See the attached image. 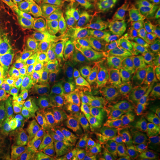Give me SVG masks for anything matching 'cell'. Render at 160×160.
<instances>
[{"mask_svg": "<svg viewBox=\"0 0 160 160\" xmlns=\"http://www.w3.org/2000/svg\"><path fill=\"white\" fill-rule=\"evenodd\" d=\"M29 111V100L24 97L14 106L0 111V129L4 137L5 151L9 157L15 154L18 138Z\"/></svg>", "mask_w": 160, "mask_h": 160, "instance_id": "obj_1", "label": "cell"}, {"mask_svg": "<svg viewBox=\"0 0 160 160\" xmlns=\"http://www.w3.org/2000/svg\"><path fill=\"white\" fill-rule=\"evenodd\" d=\"M64 72L70 80L77 83L95 80L102 82L108 81L113 84L126 77L125 70L116 74L110 71H104L94 61L87 63L68 62Z\"/></svg>", "mask_w": 160, "mask_h": 160, "instance_id": "obj_2", "label": "cell"}, {"mask_svg": "<svg viewBox=\"0 0 160 160\" xmlns=\"http://www.w3.org/2000/svg\"><path fill=\"white\" fill-rule=\"evenodd\" d=\"M126 72L127 75L123 79L110 86L108 94L110 107L120 128L124 122L128 121L126 106L129 92L132 83L138 78L137 75L131 74L127 70Z\"/></svg>", "mask_w": 160, "mask_h": 160, "instance_id": "obj_3", "label": "cell"}, {"mask_svg": "<svg viewBox=\"0 0 160 160\" xmlns=\"http://www.w3.org/2000/svg\"><path fill=\"white\" fill-rule=\"evenodd\" d=\"M24 97L14 69L0 67V111L16 105Z\"/></svg>", "mask_w": 160, "mask_h": 160, "instance_id": "obj_4", "label": "cell"}, {"mask_svg": "<svg viewBox=\"0 0 160 160\" xmlns=\"http://www.w3.org/2000/svg\"><path fill=\"white\" fill-rule=\"evenodd\" d=\"M150 97L147 83L141 80L133 81L130 87L126 106L129 122L142 119Z\"/></svg>", "mask_w": 160, "mask_h": 160, "instance_id": "obj_5", "label": "cell"}, {"mask_svg": "<svg viewBox=\"0 0 160 160\" xmlns=\"http://www.w3.org/2000/svg\"><path fill=\"white\" fill-rule=\"evenodd\" d=\"M80 13L84 24V33L90 36L96 34L114 18L123 15L118 12L87 6L82 7Z\"/></svg>", "mask_w": 160, "mask_h": 160, "instance_id": "obj_6", "label": "cell"}, {"mask_svg": "<svg viewBox=\"0 0 160 160\" xmlns=\"http://www.w3.org/2000/svg\"><path fill=\"white\" fill-rule=\"evenodd\" d=\"M126 138L129 151L135 160H147V132L143 123L133 122L127 129Z\"/></svg>", "mask_w": 160, "mask_h": 160, "instance_id": "obj_7", "label": "cell"}, {"mask_svg": "<svg viewBox=\"0 0 160 160\" xmlns=\"http://www.w3.org/2000/svg\"><path fill=\"white\" fill-rule=\"evenodd\" d=\"M92 59L104 71H110L118 63L117 40H92Z\"/></svg>", "mask_w": 160, "mask_h": 160, "instance_id": "obj_8", "label": "cell"}, {"mask_svg": "<svg viewBox=\"0 0 160 160\" xmlns=\"http://www.w3.org/2000/svg\"><path fill=\"white\" fill-rule=\"evenodd\" d=\"M133 75H141L145 83L160 77V55H143L135 59L131 67L128 68Z\"/></svg>", "mask_w": 160, "mask_h": 160, "instance_id": "obj_9", "label": "cell"}, {"mask_svg": "<svg viewBox=\"0 0 160 160\" xmlns=\"http://www.w3.org/2000/svg\"><path fill=\"white\" fill-rule=\"evenodd\" d=\"M65 57L78 63L92 62V48L90 40L84 36L69 38Z\"/></svg>", "mask_w": 160, "mask_h": 160, "instance_id": "obj_10", "label": "cell"}, {"mask_svg": "<svg viewBox=\"0 0 160 160\" xmlns=\"http://www.w3.org/2000/svg\"><path fill=\"white\" fill-rule=\"evenodd\" d=\"M155 8H157L152 3L141 4L132 16V20L142 27L153 44L157 40L160 34V29L157 18L152 14V12L155 11Z\"/></svg>", "mask_w": 160, "mask_h": 160, "instance_id": "obj_11", "label": "cell"}, {"mask_svg": "<svg viewBox=\"0 0 160 160\" xmlns=\"http://www.w3.org/2000/svg\"><path fill=\"white\" fill-rule=\"evenodd\" d=\"M36 45L42 54L49 59H61L65 57L67 43L51 36L36 32Z\"/></svg>", "mask_w": 160, "mask_h": 160, "instance_id": "obj_12", "label": "cell"}, {"mask_svg": "<svg viewBox=\"0 0 160 160\" xmlns=\"http://www.w3.org/2000/svg\"><path fill=\"white\" fill-rule=\"evenodd\" d=\"M129 38L135 55L139 57L152 54L153 43L142 27L135 21H132Z\"/></svg>", "mask_w": 160, "mask_h": 160, "instance_id": "obj_13", "label": "cell"}, {"mask_svg": "<svg viewBox=\"0 0 160 160\" xmlns=\"http://www.w3.org/2000/svg\"><path fill=\"white\" fill-rule=\"evenodd\" d=\"M119 128L120 127L116 119L108 122H98L89 134L99 145L108 144L120 139L118 135Z\"/></svg>", "mask_w": 160, "mask_h": 160, "instance_id": "obj_14", "label": "cell"}, {"mask_svg": "<svg viewBox=\"0 0 160 160\" xmlns=\"http://www.w3.org/2000/svg\"><path fill=\"white\" fill-rule=\"evenodd\" d=\"M60 27L71 36L84 32V24L80 12L75 10L71 6L63 4L61 9Z\"/></svg>", "mask_w": 160, "mask_h": 160, "instance_id": "obj_15", "label": "cell"}, {"mask_svg": "<svg viewBox=\"0 0 160 160\" xmlns=\"http://www.w3.org/2000/svg\"><path fill=\"white\" fill-rule=\"evenodd\" d=\"M78 85L65 74H59L53 82V91L55 100L66 103H74L75 94Z\"/></svg>", "mask_w": 160, "mask_h": 160, "instance_id": "obj_16", "label": "cell"}, {"mask_svg": "<svg viewBox=\"0 0 160 160\" xmlns=\"http://www.w3.org/2000/svg\"><path fill=\"white\" fill-rule=\"evenodd\" d=\"M63 4L55 1L44 2L35 6V14L40 20L55 27H60L61 9Z\"/></svg>", "mask_w": 160, "mask_h": 160, "instance_id": "obj_17", "label": "cell"}, {"mask_svg": "<svg viewBox=\"0 0 160 160\" xmlns=\"http://www.w3.org/2000/svg\"><path fill=\"white\" fill-rule=\"evenodd\" d=\"M67 104L66 102L55 100L53 98H50L38 112H33L34 114L32 120L52 125L53 122L66 108Z\"/></svg>", "mask_w": 160, "mask_h": 160, "instance_id": "obj_18", "label": "cell"}, {"mask_svg": "<svg viewBox=\"0 0 160 160\" xmlns=\"http://www.w3.org/2000/svg\"><path fill=\"white\" fill-rule=\"evenodd\" d=\"M118 63L123 70L131 67L135 60V53L126 28L117 39Z\"/></svg>", "mask_w": 160, "mask_h": 160, "instance_id": "obj_19", "label": "cell"}, {"mask_svg": "<svg viewBox=\"0 0 160 160\" xmlns=\"http://www.w3.org/2000/svg\"><path fill=\"white\" fill-rule=\"evenodd\" d=\"M112 84L111 82L108 81L103 82L101 84L98 96L94 104L97 116V122H108L115 119L114 114L110 107L108 99L109 87Z\"/></svg>", "mask_w": 160, "mask_h": 160, "instance_id": "obj_20", "label": "cell"}, {"mask_svg": "<svg viewBox=\"0 0 160 160\" xmlns=\"http://www.w3.org/2000/svg\"><path fill=\"white\" fill-rule=\"evenodd\" d=\"M102 83V82L95 80L80 83L75 94L74 102L94 104L98 96Z\"/></svg>", "mask_w": 160, "mask_h": 160, "instance_id": "obj_21", "label": "cell"}, {"mask_svg": "<svg viewBox=\"0 0 160 160\" xmlns=\"http://www.w3.org/2000/svg\"><path fill=\"white\" fill-rule=\"evenodd\" d=\"M126 26L123 15H120L107 23L96 34L92 35V40H117L123 31L126 29Z\"/></svg>", "mask_w": 160, "mask_h": 160, "instance_id": "obj_22", "label": "cell"}, {"mask_svg": "<svg viewBox=\"0 0 160 160\" xmlns=\"http://www.w3.org/2000/svg\"><path fill=\"white\" fill-rule=\"evenodd\" d=\"M40 152L38 138L24 132L17 141L15 154H23L29 160H33Z\"/></svg>", "mask_w": 160, "mask_h": 160, "instance_id": "obj_23", "label": "cell"}, {"mask_svg": "<svg viewBox=\"0 0 160 160\" xmlns=\"http://www.w3.org/2000/svg\"><path fill=\"white\" fill-rule=\"evenodd\" d=\"M73 122L85 125L88 128H93L97 122L94 104L75 103Z\"/></svg>", "mask_w": 160, "mask_h": 160, "instance_id": "obj_24", "label": "cell"}, {"mask_svg": "<svg viewBox=\"0 0 160 160\" xmlns=\"http://www.w3.org/2000/svg\"><path fill=\"white\" fill-rule=\"evenodd\" d=\"M28 22L33 26L36 32L51 36L52 37L63 41V42L67 44L69 37L68 35L65 34L61 30L58 29L57 27L52 26L40 20L36 15L30 18Z\"/></svg>", "mask_w": 160, "mask_h": 160, "instance_id": "obj_25", "label": "cell"}, {"mask_svg": "<svg viewBox=\"0 0 160 160\" xmlns=\"http://www.w3.org/2000/svg\"><path fill=\"white\" fill-rule=\"evenodd\" d=\"M142 120L145 126L150 129L155 127H160V101L151 96L150 97Z\"/></svg>", "mask_w": 160, "mask_h": 160, "instance_id": "obj_26", "label": "cell"}, {"mask_svg": "<svg viewBox=\"0 0 160 160\" xmlns=\"http://www.w3.org/2000/svg\"><path fill=\"white\" fill-rule=\"evenodd\" d=\"M84 6L97 7L123 14L126 12L129 1L127 0H86Z\"/></svg>", "mask_w": 160, "mask_h": 160, "instance_id": "obj_27", "label": "cell"}, {"mask_svg": "<svg viewBox=\"0 0 160 160\" xmlns=\"http://www.w3.org/2000/svg\"><path fill=\"white\" fill-rule=\"evenodd\" d=\"M75 109V103H69L66 108L59 113L52 123V129L57 131L69 128L73 123V118Z\"/></svg>", "mask_w": 160, "mask_h": 160, "instance_id": "obj_28", "label": "cell"}, {"mask_svg": "<svg viewBox=\"0 0 160 160\" xmlns=\"http://www.w3.org/2000/svg\"><path fill=\"white\" fill-rule=\"evenodd\" d=\"M90 133L85 125L73 122L69 130L68 142L84 145Z\"/></svg>", "mask_w": 160, "mask_h": 160, "instance_id": "obj_29", "label": "cell"}, {"mask_svg": "<svg viewBox=\"0 0 160 160\" xmlns=\"http://www.w3.org/2000/svg\"><path fill=\"white\" fill-rule=\"evenodd\" d=\"M120 139L113 142L100 145L97 148V160H117L118 151L120 145Z\"/></svg>", "mask_w": 160, "mask_h": 160, "instance_id": "obj_30", "label": "cell"}, {"mask_svg": "<svg viewBox=\"0 0 160 160\" xmlns=\"http://www.w3.org/2000/svg\"><path fill=\"white\" fill-rule=\"evenodd\" d=\"M7 5L17 12L26 20H29L35 14L34 10L30 9L23 0H3Z\"/></svg>", "mask_w": 160, "mask_h": 160, "instance_id": "obj_31", "label": "cell"}, {"mask_svg": "<svg viewBox=\"0 0 160 160\" xmlns=\"http://www.w3.org/2000/svg\"><path fill=\"white\" fill-rule=\"evenodd\" d=\"M84 145L68 142L62 150L63 160H82Z\"/></svg>", "mask_w": 160, "mask_h": 160, "instance_id": "obj_32", "label": "cell"}, {"mask_svg": "<svg viewBox=\"0 0 160 160\" xmlns=\"http://www.w3.org/2000/svg\"><path fill=\"white\" fill-rule=\"evenodd\" d=\"M52 126L36 120H32L30 125L26 127V132L31 136L39 138L52 131Z\"/></svg>", "mask_w": 160, "mask_h": 160, "instance_id": "obj_33", "label": "cell"}, {"mask_svg": "<svg viewBox=\"0 0 160 160\" xmlns=\"http://www.w3.org/2000/svg\"><path fill=\"white\" fill-rule=\"evenodd\" d=\"M98 145L89 134L83 147L82 160H97Z\"/></svg>", "mask_w": 160, "mask_h": 160, "instance_id": "obj_34", "label": "cell"}, {"mask_svg": "<svg viewBox=\"0 0 160 160\" xmlns=\"http://www.w3.org/2000/svg\"><path fill=\"white\" fill-rule=\"evenodd\" d=\"M70 127L55 132L53 147L62 151L65 146L68 143V135Z\"/></svg>", "mask_w": 160, "mask_h": 160, "instance_id": "obj_35", "label": "cell"}, {"mask_svg": "<svg viewBox=\"0 0 160 160\" xmlns=\"http://www.w3.org/2000/svg\"><path fill=\"white\" fill-rule=\"evenodd\" d=\"M55 131H52L45 135L38 138V141L40 149V151L48 154L53 147V141Z\"/></svg>", "mask_w": 160, "mask_h": 160, "instance_id": "obj_36", "label": "cell"}, {"mask_svg": "<svg viewBox=\"0 0 160 160\" xmlns=\"http://www.w3.org/2000/svg\"><path fill=\"white\" fill-rule=\"evenodd\" d=\"M146 152L149 157H152L160 152V146L158 142L152 137L147 138Z\"/></svg>", "mask_w": 160, "mask_h": 160, "instance_id": "obj_37", "label": "cell"}, {"mask_svg": "<svg viewBox=\"0 0 160 160\" xmlns=\"http://www.w3.org/2000/svg\"><path fill=\"white\" fill-rule=\"evenodd\" d=\"M45 160H63L62 151L52 147L48 153Z\"/></svg>", "mask_w": 160, "mask_h": 160, "instance_id": "obj_38", "label": "cell"}, {"mask_svg": "<svg viewBox=\"0 0 160 160\" xmlns=\"http://www.w3.org/2000/svg\"><path fill=\"white\" fill-rule=\"evenodd\" d=\"M27 6L32 10H34V7L45 2V0H24Z\"/></svg>", "mask_w": 160, "mask_h": 160, "instance_id": "obj_39", "label": "cell"}, {"mask_svg": "<svg viewBox=\"0 0 160 160\" xmlns=\"http://www.w3.org/2000/svg\"><path fill=\"white\" fill-rule=\"evenodd\" d=\"M152 54H159L160 55V29L159 36L153 45Z\"/></svg>", "mask_w": 160, "mask_h": 160, "instance_id": "obj_40", "label": "cell"}, {"mask_svg": "<svg viewBox=\"0 0 160 160\" xmlns=\"http://www.w3.org/2000/svg\"><path fill=\"white\" fill-rule=\"evenodd\" d=\"M8 160H30L25 157L24 155L15 154L12 157H10Z\"/></svg>", "mask_w": 160, "mask_h": 160, "instance_id": "obj_41", "label": "cell"}, {"mask_svg": "<svg viewBox=\"0 0 160 160\" xmlns=\"http://www.w3.org/2000/svg\"><path fill=\"white\" fill-rule=\"evenodd\" d=\"M4 152H6L4 147V139L2 132L0 129V155Z\"/></svg>", "mask_w": 160, "mask_h": 160, "instance_id": "obj_42", "label": "cell"}, {"mask_svg": "<svg viewBox=\"0 0 160 160\" xmlns=\"http://www.w3.org/2000/svg\"><path fill=\"white\" fill-rule=\"evenodd\" d=\"M47 154H48L40 151V152H39L38 154L37 155L33 160H46Z\"/></svg>", "mask_w": 160, "mask_h": 160, "instance_id": "obj_43", "label": "cell"}, {"mask_svg": "<svg viewBox=\"0 0 160 160\" xmlns=\"http://www.w3.org/2000/svg\"><path fill=\"white\" fill-rule=\"evenodd\" d=\"M71 2L73 6H74L77 8H79L82 6V1L81 0H66Z\"/></svg>", "mask_w": 160, "mask_h": 160, "instance_id": "obj_44", "label": "cell"}, {"mask_svg": "<svg viewBox=\"0 0 160 160\" xmlns=\"http://www.w3.org/2000/svg\"><path fill=\"white\" fill-rule=\"evenodd\" d=\"M129 1L134 2L135 4H150L149 0H129Z\"/></svg>", "mask_w": 160, "mask_h": 160, "instance_id": "obj_45", "label": "cell"}, {"mask_svg": "<svg viewBox=\"0 0 160 160\" xmlns=\"http://www.w3.org/2000/svg\"><path fill=\"white\" fill-rule=\"evenodd\" d=\"M155 86H157L160 89V77L155 78L154 79L151 81Z\"/></svg>", "mask_w": 160, "mask_h": 160, "instance_id": "obj_46", "label": "cell"}, {"mask_svg": "<svg viewBox=\"0 0 160 160\" xmlns=\"http://www.w3.org/2000/svg\"><path fill=\"white\" fill-rule=\"evenodd\" d=\"M149 2L153 4L157 8L160 9V0H149Z\"/></svg>", "mask_w": 160, "mask_h": 160, "instance_id": "obj_47", "label": "cell"}, {"mask_svg": "<svg viewBox=\"0 0 160 160\" xmlns=\"http://www.w3.org/2000/svg\"><path fill=\"white\" fill-rule=\"evenodd\" d=\"M9 157L6 154V152L0 155V160H8Z\"/></svg>", "mask_w": 160, "mask_h": 160, "instance_id": "obj_48", "label": "cell"}, {"mask_svg": "<svg viewBox=\"0 0 160 160\" xmlns=\"http://www.w3.org/2000/svg\"><path fill=\"white\" fill-rule=\"evenodd\" d=\"M50 1H53L59 2V3H61V4L66 5V6H71L67 2V1H66V0H50Z\"/></svg>", "mask_w": 160, "mask_h": 160, "instance_id": "obj_49", "label": "cell"}, {"mask_svg": "<svg viewBox=\"0 0 160 160\" xmlns=\"http://www.w3.org/2000/svg\"><path fill=\"white\" fill-rule=\"evenodd\" d=\"M150 160H160V152L155 155L154 156L151 157Z\"/></svg>", "mask_w": 160, "mask_h": 160, "instance_id": "obj_50", "label": "cell"}, {"mask_svg": "<svg viewBox=\"0 0 160 160\" xmlns=\"http://www.w3.org/2000/svg\"><path fill=\"white\" fill-rule=\"evenodd\" d=\"M155 99H157V100H158V101H160V93H159V94H158V97H157Z\"/></svg>", "mask_w": 160, "mask_h": 160, "instance_id": "obj_51", "label": "cell"}, {"mask_svg": "<svg viewBox=\"0 0 160 160\" xmlns=\"http://www.w3.org/2000/svg\"><path fill=\"white\" fill-rule=\"evenodd\" d=\"M123 160H130V159H129L127 157H125V158H124Z\"/></svg>", "mask_w": 160, "mask_h": 160, "instance_id": "obj_52", "label": "cell"}, {"mask_svg": "<svg viewBox=\"0 0 160 160\" xmlns=\"http://www.w3.org/2000/svg\"><path fill=\"white\" fill-rule=\"evenodd\" d=\"M81 1H82V2H84V1H86V0H81Z\"/></svg>", "mask_w": 160, "mask_h": 160, "instance_id": "obj_53", "label": "cell"}, {"mask_svg": "<svg viewBox=\"0 0 160 160\" xmlns=\"http://www.w3.org/2000/svg\"><path fill=\"white\" fill-rule=\"evenodd\" d=\"M159 141H160V139H159Z\"/></svg>", "mask_w": 160, "mask_h": 160, "instance_id": "obj_54", "label": "cell"}]
</instances>
